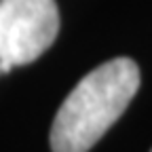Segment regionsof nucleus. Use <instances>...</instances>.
Segmentation results:
<instances>
[{"label":"nucleus","instance_id":"nucleus-1","mask_svg":"<svg viewBox=\"0 0 152 152\" xmlns=\"http://www.w3.org/2000/svg\"><path fill=\"white\" fill-rule=\"evenodd\" d=\"M137 89L140 68L129 57H116L91 70L55 114L53 152H89L127 110Z\"/></svg>","mask_w":152,"mask_h":152},{"label":"nucleus","instance_id":"nucleus-2","mask_svg":"<svg viewBox=\"0 0 152 152\" xmlns=\"http://www.w3.org/2000/svg\"><path fill=\"white\" fill-rule=\"evenodd\" d=\"M57 34L55 0H0V74L38 59Z\"/></svg>","mask_w":152,"mask_h":152},{"label":"nucleus","instance_id":"nucleus-3","mask_svg":"<svg viewBox=\"0 0 152 152\" xmlns=\"http://www.w3.org/2000/svg\"><path fill=\"white\" fill-rule=\"evenodd\" d=\"M150 152H152V150H150Z\"/></svg>","mask_w":152,"mask_h":152}]
</instances>
